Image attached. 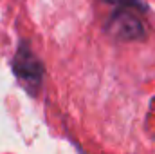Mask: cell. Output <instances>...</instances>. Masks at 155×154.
<instances>
[{
    "mask_svg": "<svg viewBox=\"0 0 155 154\" xmlns=\"http://www.w3.org/2000/svg\"><path fill=\"white\" fill-rule=\"evenodd\" d=\"M13 69H15L18 80L25 85V89L29 93L36 94L40 83H41V65H40L38 58L33 54V51L27 45H22L16 51Z\"/></svg>",
    "mask_w": 155,
    "mask_h": 154,
    "instance_id": "cell-1",
    "label": "cell"
},
{
    "mask_svg": "<svg viewBox=\"0 0 155 154\" xmlns=\"http://www.w3.org/2000/svg\"><path fill=\"white\" fill-rule=\"evenodd\" d=\"M112 29L116 31L117 35H121V37H135L141 31L139 22L135 18H132L130 15H124V13H119V15L114 16Z\"/></svg>",
    "mask_w": 155,
    "mask_h": 154,
    "instance_id": "cell-2",
    "label": "cell"
},
{
    "mask_svg": "<svg viewBox=\"0 0 155 154\" xmlns=\"http://www.w3.org/2000/svg\"><path fill=\"white\" fill-rule=\"evenodd\" d=\"M112 4H126V2H134V0H108Z\"/></svg>",
    "mask_w": 155,
    "mask_h": 154,
    "instance_id": "cell-3",
    "label": "cell"
}]
</instances>
